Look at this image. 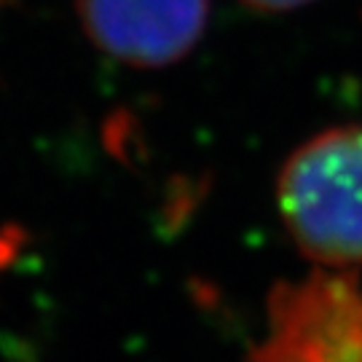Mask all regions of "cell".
Masks as SVG:
<instances>
[{"mask_svg":"<svg viewBox=\"0 0 362 362\" xmlns=\"http://www.w3.org/2000/svg\"><path fill=\"white\" fill-rule=\"evenodd\" d=\"M276 207L300 255L322 269L362 266V124L314 134L287 156Z\"/></svg>","mask_w":362,"mask_h":362,"instance_id":"1","label":"cell"},{"mask_svg":"<svg viewBox=\"0 0 362 362\" xmlns=\"http://www.w3.org/2000/svg\"><path fill=\"white\" fill-rule=\"evenodd\" d=\"M250 362H362V276L317 266L279 282L266 303V333Z\"/></svg>","mask_w":362,"mask_h":362,"instance_id":"2","label":"cell"},{"mask_svg":"<svg viewBox=\"0 0 362 362\" xmlns=\"http://www.w3.org/2000/svg\"><path fill=\"white\" fill-rule=\"evenodd\" d=\"M76 8L105 57L148 70L188 57L209 19V0H76Z\"/></svg>","mask_w":362,"mask_h":362,"instance_id":"3","label":"cell"},{"mask_svg":"<svg viewBox=\"0 0 362 362\" xmlns=\"http://www.w3.org/2000/svg\"><path fill=\"white\" fill-rule=\"evenodd\" d=\"M245 6L255 8V11H266V13H282V11H293V8H303L309 6L311 0H242Z\"/></svg>","mask_w":362,"mask_h":362,"instance_id":"4","label":"cell"}]
</instances>
